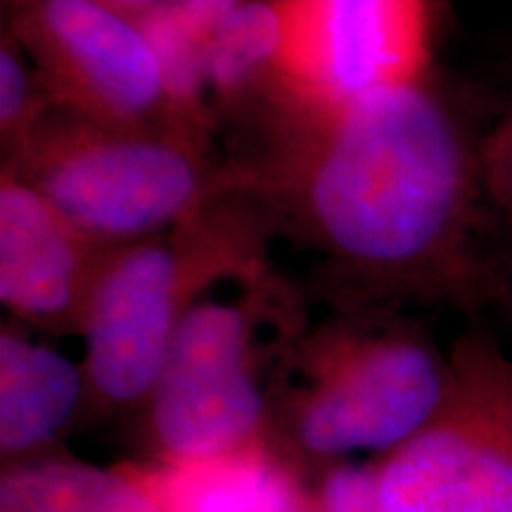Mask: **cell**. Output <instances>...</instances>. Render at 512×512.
Returning <instances> with one entry per match:
<instances>
[{
	"instance_id": "cell-7",
	"label": "cell",
	"mask_w": 512,
	"mask_h": 512,
	"mask_svg": "<svg viewBox=\"0 0 512 512\" xmlns=\"http://www.w3.org/2000/svg\"><path fill=\"white\" fill-rule=\"evenodd\" d=\"M3 31L29 55L60 110L102 124L214 133L178 107L145 29L100 0H3Z\"/></svg>"
},
{
	"instance_id": "cell-16",
	"label": "cell",
	"mask_w": 512,
	"mask_h": 512,
	"mask_svg": "<svg viewBox=\"0 0 512 512\" xmlns=\"http://www.w3.org/2000/svg\"><path fill=\"white\" fill-rule=\"evenodd\" d=\"M100 3L110 5V8L136 19V22H143V19L157 15V12L171 8L178 0H100Z\"/></svg>"
},
{
	"instance_id": "cell-15",
	"label": "cell",
	"mask_w": 512,
	"mask_h": 512,
	"mask_svg": "<svg viewBox=\"0 0 512 512\" xmlns=\"http://www.w3.org/2000/svg\"><path fill=\"white\" fill-rule=\"evenodd\" d=\"M479 181L486 204L512 223V110L479 140Z\"/></svg>"
},
{
	"instance_id": "cell-11",
	"label": "cell",
	"mask_w": 512,
	"mask_h": 512,
	"mask_svg": "<svg viewBox=\"0 0 512 512\" xmlns=\"http://www.w3.org/2000/svg\"><path fill=\"white\" fill-rule=\"evenodd\" d=\"M133 463L162 512H318L309 482L268 448L207 463Z\"/></svg>"
},
{
	"instance_id": "cell-3",
	"label": "cell",
	"mask_w": 512,
	"mask_h": 512,
	"mask_svg": "<svg viewBox=\"0 0 512 512\" xmlns=\"http://www.w3.org/2000/svg\"><path fill=\"white\" fill-rule=\"evenodd\" d=\"M309 323L306 294L271 261L204 292L136 415L140 460L207 463L268 448L275 373Z\"/></svg>"
},
{
	"instance_id": "cell-8",
	"label": "cell",
	"mask_w": 512,
	"mask_h": 512,
	"mask_svg": "<svg viewBox=\"0 0 512 512\" xmlns=\"http://www.w3.org/2000/svg\"><path fill=\"white\" fill-rule=\"evenodd\" d=\"M275 5L283 50L278 91L266 107L342 105L432 76V0H275Z\"/></svg>"
},
{
	"instance_id": "cell-17",
	"label": "cell",
	"mask_w": 512,
	"mask_h": 512,
	"mask_svg": "<svg viewBox=\"0 0 512 512\" xmlns=\"http://www.w3.org/2000/svg\"><path fill=\"white\" fill-rule=\"evenodd\" d=\"M503 254H505V256H510V259H512V247H510V249H505Z\"/></svg>"
},
{
	"instance_id": "cell-9",
	"label": "cell",
	"mask_w": 512,
	"mask_h": 512,
	"mask_svg": "<svg viewBox=\"0 0 512 512\" xmlns=\"http://www.w3.org/2000/svg\"><path fill=\"white\" fill-rule=\"evenodd\" d=\"M114 249L12 171H0V302L12 320L41 335L79 337Z\"/></svg>"
},
{
	"instance_id": "cell-14",
	"label": "cell",
	"mask_w": 512,
	"mask_h": 512,
	"mask_svg": "<svg viewBox=\"0 0 512 512\" xmlns=\"http://www.w3.org/2000/svg\"><path fill=\"white\" fill-rule=\"evenodd\" d=\"M46 81L22 46L5 34L0 38V145L3 159L15 157L41 121L55 110Z\"/></svg>"
},
{
	"instance_id": "cell-13",
	"label": "cell",
	"mask_w": 512,
	"mask_h": 512,
	"mask_svg": "<svg viewBox=\"0 0 512 512\" xmlns=\"http://www.w3.org/2000/svg\"><path fill=\"white\" fill-rule=\"evenodd\" d=\"M0 512H162L133 460L102 467L74 453L5 467Z\"/></svg>"
},
{
	"instance_id": "cell-5",
	"label": "cell",
	"mask_w": 512,
	"mask_h": 512,
	"mask_svg": "<svg viewBox=\"0 0 512 512\" xmlns=\"http://www.w3.org/2000/svg\"><path fill=\"white\" fill-rule=\"evenodd\" d=\"M3 169L112 247L181 226L223 192L211 131L102 124L60 107Z\"/></svg>"
},
{
	"instance_id": "cell-2",
	"label": "cell",
	"mask_w": 512,
	"mask_h": 512,
	"mask_svg": "<svg viewBox=\"0 0 512 512\" xmlns=\"http://www.w3.org/2000/svg\"><path fill=\"white\" fill-rule=\"evenodd\" d=\"M451 389V354L403 309H328L275 373L266 446L311 482L389 456L437 420Z\"/></svg>"
},
{
	"instance_id": "cell-1",
	"label": "cell",
	"mask_w": 512,
	"mask_h": 512,
	"mask_svg": "<svg viewBox=\"0 0 512 512\" xmlns=\"http://www.w3.org/2000/svg\"><path fill=\"white\" fill-rule=\"evenodd\" d=\"M235 126L245 140L223 159V190L316 259L311 292L328 309L491 292L479 143L432 76Z\"/></svg>"
},
{
	"instance_id": "cell-10",
	"label": "cell",
	"mask_w": 512,
	"mask_h": 512,
	"mask_svg": "<svg viewBox=\"0 0 512 512\" xmlns=\"http://www.w3.org/2000/svg\"><path fill=\"white\" fill-rule=\"evenodd\" d=\"M34 330L0 325V467L67 453V437L88 422L91 392L81 361H72Z\"/></svg>"
},
{
	"instance_id": "cell-6",
	"label": "cell",
	"mask_w": 512,
	"mask_h": 512,
	"mask_svg": "<svg viewBox=\"0 0 512 512\" xmlns=\"http://www.w3.org/2000/svg\"><path fill=\"white\" fill-rule=\"evenodd\" d=\"M451 358L444 411L373 460L377 512H512V363L484 337Z\"/></svg>"
},
{
	"instance_id": "cell-12",
	"label": "cell",
	"mask_w": 512,
	"mask_h": 512,
	"mask_svg": "<svg viewBox=\"0 0 512 512\" xmlns=\"http://www.w3.org/2000/svg\"><path fill=\"white\" fill-rule=\"evenodd\" d=\"M283 27L275 0H245L223 19L207 53V102L235 124L264 110L278 91Z\"/></svg>"
},
{
	"instance_id": "cell-4",
	"label": "cell",
	"mask_w": 512,
	"mask_h": 512,
	"mask_svg": "<svg viewBox=\"0 0 512 512\" xmlns=\"http://www.w3.org/2000/svg\"><path fill=\"white\" fill-rule=\"evenodd\" d=\"M271 240L264 214L223 190L181 226L114 249L79 332L88 422L136 418L190 306L223 280L268 264Z\"/></svg>"
}]
</instances>
